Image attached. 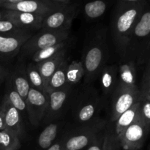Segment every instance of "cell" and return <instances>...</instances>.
<instances>
[{"instance_id":"836d02e7","label":"cell","mask_w":150,"mask_h":150,"mask_svg":"<svg viewBox=\"0 0 150 150\" xmlns=\"http://www.w3.org/2000/svg\"><path fill=\"white\" fill-rule=\"evenodd\" d=\"M6 129L5 122H4V111L2 107L0 106V131Z\"/></svg>"},{"instance_id":"4fadbf2b","label":"cell","mask_w":150,"mask_h":150,"mask_svg":"<svg viewBox=\"0 0 150 150\" xmlns=\"http://www.w3.org/2000/svg\"><path fill=\"white\" fill-rule=\"evenodd\" d=\"M71 86L67 84L62 88L54 90L48 94V104L44 122L51 123L61 114L66 102L71 93Z\"/></svg>"},{"instance_id":"277c9868","label":"cell","mask_w":150,"mask_h":150,"mask_svg":"<svg viewBox=\"0 0 150 150\" xmlns=\"http://www.w3.org/2000/svg\"><path fill=\"white\" fill-rule=\"evenodd\" d=\"M106 124L105 120L97 117L93 121L81 125L64 139L61 150H81L87 147L97 135L105 129Z\"/></svg>"},{"instance_id":"83f0119b","label":"cell","mask_w":150,"mask_h":150,"mask_svg":"<svg viewBox=\"0 0 150 150\" xmlns=\"http://www.w3.org/2000/svg\"><path fill=\"white\" fill-rule=\"evenodd\" d=\"M122 147L114 125L106 124L104 133V140L102 150H121Z\"/></svg>"},{"instance_id":"e0dca14e","label":"cell","mask_w":150,"mask_h":150,"mask_svg":"<svg viewBox=\"0 0 150 150\" xmlns=\"http://www.w3.org/2000/svg\"><path fill=\"white\" fill-rule=\"evenodd\" d=\"M136 63L132 60H127L120 63L118 69V85L130 89L139 88L136 85Z\"/></svg>"},{"instance_id":"d4e9b609","label":"cell","mask_w":150,"mask_h":150,"mask_svg":"<svg viewBox=\"0 0 150 150\" xmlns=\"http://www.w3.org/2000/svg\"><path fill=\"white\" fill-rule=\"evenodd\" d=\"M25 70L30 87L40 92H45V85L38 65L30 62L25 68Z\"/></svg>"},{"instance_id":"f35d334b","label":"cell","mask_w":150,"mask_h":150,"mask_svg":"<svg viewBox=\"0 0 150 150\" xmlns=\"http://www.w3.org/2000/svg\"><path fill=\"white\" fill-rule=\"evenodd\" d=\"M144 1H146V0H117L118 2L122 3H137Z\"/></svg>"},{"instance_id":"d6986e66","label":"cell","mask_w":150,"mask_h":150,"mask_svg":"<svg viewBox=\"0 0 150 150\" xmlns=\"http://www.w3.org/2000/svg\"><path fill=\"white\" fill-rule=\"evenodd\" d=\"M66 51H67V48L62 50L61 52L59 53L57 56H55L53 58L39 63V64H37L38 69L40 72L41 76H42V80H43L45 89L47 82H48L50 77L57 70V68L61 65L62 63L67 59Z\"/></svg>"},{"instance_id":"3957f363","label":"cell","mask_w":150,"mask_h":150,"mask_svg":"<svg viewBox=\"0 0 150 150\" xmlns=\"http://www.w3.org/2000/svg\"><path fill=\"white\" fill-rule=\"evenodd\" d=\"M149 33L150 10L148 1L135 24L124 57H128V60L135 62L136 64L143 62L145 57V42H149Z\"/></svg>"},{"instance_id":"1f68e13d","label":"cell","mask_w":150,"mask_h":150,"mask_svg":"<svg viewBox=\"0 0 150 150\" xmlns=\"http://www.w3.org/2000/svg\"><path fill=\"white\" fill-rule=\"evenodd\" d=\"M140 118L146 125L150 127V101L142 99Z\"/></svg>"},{"instance_id":"7402d4cb","label":"cell","mask_w":150,"mask_h":150,"mask_svg":"<svg viewBox=\"0 0 150 150\" xmlns=\"http://www.w3.org/2000/svg\"><path fill=\"white\" fill-rule=\"evenodd\" d=\"M68 64V60L66 59L50 77L45 89L47 94H49L53 91L62 88L63 86L67 84V80H66V71H67Z\"/></svg>"},{"instance_id":"30bf717a","label":"cell","mask_w":150,"mask_h":150,"mask_svg":"<svg viewBox=\"0 0 150 150\" xmlns=\"http://www.w3.org/2000/svg\"><path fill=\"white\" fill-rule=\"evenodd\" d=\"M48 94L30 88L26 99L28 117L33 126L39 125L46 114L48 104Z\"/></svg>"},{"instance_id":"7a4b0ae2","label":"cell","mask_w":150,"mask_h":150,"mask_svg":"<svg viewBox=\"0 0 150 150\" xmlns=\"http://www.w3.org/2000/svg\"><path fill=\"white\" fill-rule=\"evenodd\" d=\"M105 34H97L85 47L81 62L84 69V81L89 84L98 77L107 60Z\"/></svg>"},{"instance_id":"5b68a950","label":"cell","mask_w":150,"mask_h":150,"mask_svg":"<svg viewBox=\"0 0 150 150\" xmlns=\"http://www.w3.org/2000/svg\"><path fill=\"white\" fill-rule=\"evenodd\" d=\"M40 30V32L37 35H32L23 44L21 49L23 56L31 57L36 52L47 47L67 41L70 34L69 31Z\"/></svg>"},{"instance_id":"4dcf8cb0","label":"cell","mask_w":150,"mask_h":150,"mask_svg":"<svg viewBox=\"0 0 150 150\" xmlns=\"http://www.w3.org/2000/svg\"><path fill=\"white\" fill-rule=\"evenodd\" d=\"M142 95V99L150 101V69L149 62L147 61L146 71L142 78L141 89H139Z\"/></svg>"},{"instance_id":"f1b7e54d","label":"cell","mask_w":150,"mask_h":150,"mask_svg":"<svg viewBox=\"0 0 150 150\" xmlns=\"http://www.w3.org/2000/svg\"><path fill=\"white\" fill-rule=\"evenodd\" d=\"M4 100L14 106L19 111V113H23L26 111V101L12 87L10 83L7 86V92H6Z\"/></svg>"},{"instance_id":"2e32d148","label":"cell","mask_w":150,"mask_h":150,"mask_svg":"<svg viewBox=\"0 0 150 150\" xmlns=\"http://www.w3.org/2000/svg\"><path fill=\"white\" fill-rule=\"evenodd\" d=\"M98 76L105 95H111L118 86V69L114 64H105L100 72Z\"/></svg>"},{"instance_id":"ba28073f","label":"cell","mask_w":150,"mask_h":150,"mask_svg":"<svg viewBox=\"0 0 150 150\" xmlns=\"http://www.w3.org/2000/svg\"><path fill=\"white\" fill-rule=\"evenodd\" d=\"M147 126L140 118L130 125L118 135L120 145L123 150H140L143 147L149 132Z\"/></svg>"},{"instance_id":"5bb4252c","label":"cell","mask_w":150,"mask_h":150,"mask_svg":"<svg viewBox=\"0 0 150 150\" xmlns=\"http://www.w3.org/2000/svg\"><path fill=\"white\" fill-rule=\"evenodd\" d=\"M32 35V32H29L17 36H0V62H7L14 58Z\"/></svg>"},{"instance_id":"9c48e42d","label":"cell","mask_w":150,"mask_h":150,"mask_svg":"<svg viewBox=\"0 0 150 150\" xmlns=\"http://www.w3.org/2000/svg\"><path fill=\"white\" fill-rule=\"evenodd\" d=\"M111 96V122H114L123 112L142 99L139 88L130 89L120 85L114 89Z\"/></svg>"},{"instance_id":"e575fe53","label":"cell","mask_w":150,"mask_h":150,"mask_svg":"<svg viewBox=\"0 0 150 150\" xmlns=\"http://www.w3.org/2000/svg\"><path fill=\"white\" fill-rule=\"evenodd\" d=\"M63 141H64V139H62V140L61 141H59V142L53 144L46 150H61L62 146Z\"/></svg>"},{"instance_id":"d6a6232c","label":"cell","mask_w":150,"mask_h":150,"mask_svg":"<svg viewBox=\"0 0 150 150\" xmlns=\"http://www.w3.org/2000/svg\"><path fill=\"white\" fill-rule=\"evenodd\" d=\"M104 133H105V129L97 135L92 143L88 146L87 150H102L104 140Z\"/></svg>"},{"instance_id":"74e56055","label":"cell","mask_w":150,"mask_h":150,"mask_svg":"<svg viewBox=\"0 0 150 150\" xmlns=\"http://www.w3.org/2000/svg\"><path fill=\"white\" fill-rule=\"evenodd\" d=\"M24 1V0H0V4H15V3L19 2V1Z\"/></svg>"},{"instance_id":"6da1fadb","label":"cell","mask_w":150,"mask_h":150,"mask_svg":"<svg viewBox=\"0 0 150 150\" xmlns=\"http://www.w3.org/2000/svg\"><path fill=\"white\" fill-rule=\"evenodd\" d=\"M149 0L137 3L117 1L112 18V33L117 49L122 57L125 55L132 32L145 4Z\"/></svg>"},{"instance_id":"cb8c5ba5","label":"cell","mask_w":150,"mask_h":150,"mask_svg":"<svg viewBox=\"0 0 150 150\" xmlns=\"http://www.w3.org/2000/svg\"><path fill=\"white\" fill-rule=\"evenodd\" d=\"M59 125V123H48L38 137V143L42 149H47L54 144L58 134Z\"/></svg>"},{"instance_id":"8992f818","label":"cell","mask_w":150,"mask_h":150,"mask_svg":"<svg viewBox=\"0 0 150 150\" xmlns=\"http://www.w3.org/2000/svg\"><path fill=\"white\" fill-rule=\"evenodd\" d=\"M79 8L80 5L77 2L69 5H63L44 17L41 29L48 31H69L73 19L79 13Z\"/></svg>"},{"instance_id":"ffe728a7","label":"cell","mask_w":150,"mask_h":150,"mask_svg":"<svg viewBox=\"0 0 150 150\" xmlns=\"http://www.w3.org/2000/svg\"><path fill=\"white\" fill-rule=\"evenodd\" d=\"M111 0H84L83 12L85 17L89 20H95L106 13Z\"/></svg>"},{"instance_id":"8fae6325","label":"cell","mask_w":150,"mask_h":150,"mask_svg":"<svg viewBox=\"0 0 150 150\" xmlns=\"http://www.w3.org/2000/svg\"><path fill=\"white\" fill-rule=\"evenodd\" d=\"M63 5L51 0H24L15 4H1L0 8L45 16Z\"/></svg>"},{"instance_id":"8d00e7d4","label":"cell","mask_w":150,"mask_h":150,"mask_svg":"<svg viewBox=\"0 0 150 150\" xmlns=\"http://www.w3.org/2000/svg\"><path fill=\"white\" fill-rule=\"evenodd\" d=\"M55 3H58L60 4H64V5H69V4H74L76 2H73L72 0H51Z\"/></svg>"},{"instance_id":"d590c367","label":"cell","mask_w":150,"mask_h":150,"mask_svg":"<svg viewBox=\"0 0 150 150\" xmlns=\"http://www.w3.org/2000/svg\"><path fill=\"white\" fill-rule=\"evenodd\" d=\"M7 74V71L5 68L4 67V66L0 63V83L2 82V81L4 80V78L6 77Z\"/></svg>"},{"instance_id":"7c38bea8","label":"cell","mask_w":150,"mask_h":150,"mask_svg":"<svg viewBox=\"0 0 150 150\" xmlns=\"http://www.w3.org/2000/svg\"><path fill=\"white\" fill-rule=\"evenodd\" d=\"M2 10L4 19L11 21L20 29L32 32L39 30L42 28V23L45 16L14 10Z\"/></svg>"},{"instance_id":"9a60e30c","label":"cell","mask_w":150,"mask_h":150,"mask_svg":"<svg viewBox=\"0 0 150 150\" xmlns=\"http://www.w3.org/2000/svg\"><path fill=\"white\" fill-rule=\"evenodd\" d=\"M1 106L4 111V122L6 129L10 130L13 133L21 138L23 134L21 127V121L19 111L14 106L9 103L5 100H3Z\"/></svg>"},{"instance_id":"4316f807","label":"cell","mask_w":150,"mask_h":150,"mask_svg":"<svg viewBox=\"0 0 150 150\" xmlns=\"http://www.w3.org/2000/svg\"><path fill=\"white\" fill-rule=\"evenodd\" d=\"M20 138L10 130L0 131V150H18L21 147Z\"/></svg>"},{"instance_id":"f546056e","label":"cell","mask_w":150,"mask_h":150,"mask_svg":"<svg viewBox=\"0 0 150 150\" xmlns=\"http://www.w3.org/2000/svg\"><path fill=\"white\" fill-rule=\"evenodd\" d=\"M29 32H32L20 29L10 21L5 19L0 20V36H17V35H25Z\"/></svg>"},{"instance_id":"603a6c76","label":"cell","mask_w":150,"mask_h":150,"mask_svg":"<svg viewBox=\"0 0 150 150\" xmlns=\"http://www.w3.org/2000/svg\"><path fill=\"white\" fill-rule=\"evenodd\" d=\"M67 41L60 42V43L57 44V45H53V46L47 47L44 49L36 52L30 57L31 60H32L31 63L37 64L54 57L59 53L61 52L62 50L65 49L67 48Z\"/></svg>"},{"instance_id":"484cf974","label":"cell","mask_w":150,"mask_h":150,"mask_svg":"<svg viewBox=\"0 0 150 150\" xmlns=\"http://www.w3.org/2000/svg\"><path fill=\"white\" fill-rule=\"evenodd\" d=\"M84 76V69L81 62L73 61L69 63L66 71V80L67 84L73 86L81 81Z\"/></svg>"},{"instance_id":"52a82bcc","label":"cell","mask_w":150,"mask_h":150,"mask_svg":"<svg viewBox=\"0 0 150 150\" xmlns=\"http://www.w3.org/2000/svg\"><path fill=\"white\" fill-rule=\"evenodd\" d=\"M99 106L100 98L96 92H84L73 106V118L80 126L87 124L98 117Z\"/></svg>"},{"instance_id":"ac0fdd59","label":"cell","mask_w":150,"mask_h":150,"mask_svg":"<svg viewBox=\"0 0 150 150\" xmlns=\"http://www.w3.org/2000/svg\"><path fill=\"white\" fill-rule=\"evenodd\" d=\"M141 103H142V99L133 104L127 111L123 112L114 122V128L117 135L124 131L139 118L140 116Z\"/></svg>"},{"instance_id":"44dd1931","label":"cell","mask_w":150,"mask_h":150,"mask_svg":"<svg viewBox=\"0 0 150 150\" xmlns=\"http://www.w3.org/2000/svg\"><path fill=\"white\" fill-rule=\"evenodd\" d=\"M10 83L12 87L26 101L30 89V84L26 76L25 68L16 69L11 75Z\"/></svg>"},{"instance_id":"ab89813d","label":"cell","mask_w":150,"mask_h":150,"mask_svg":"<svg viewBox=\"0 0 150 150\" xmlns=\"http://www.w3.org/2000/svg\"><path fill=\"white\" fill-rule=\"evenodd\" d=\"M4 19V14H3V10H0V20Z\"/></svg>"},{"instance_id":"60d3db41","label":"cell","mask_w":150,"mask_h":150,"mask_svg":"<svg viewBox=\"0 0 150 150\" xmlns=\"http://www.w3.org/2000/svg\"><path fill=\"white\" fill-rule=\"evenodd\" d=\"M140 150H142V149H140Z\"/></svg>"}]
</instances>
